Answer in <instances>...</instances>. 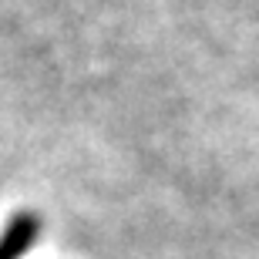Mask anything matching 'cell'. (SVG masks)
<instances>
[{
    "label": "cell",
    "instance_id": "1",
    "mask_svg": "<svg viewBox=\"0 0 259 259\" xmlns=\"http://www.w3.org/2000/svg\"><path fill=\"white\" fill-rule=\"evenodd\" d=\"M37 236H40L37 215H30V212H17V215L7 222L4 236H0V259H20L30 246H34V242H37Z\"/></svg>",
    "mask_w": 259,
    "mask_h": 259
}]
</instances>
